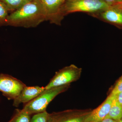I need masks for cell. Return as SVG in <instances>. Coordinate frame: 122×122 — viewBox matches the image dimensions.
<instances>
[{
    "instance_id": "1",
    "label": "cell",
    "mask_w": 122,
    "mask_h": 122,
    "mask_svg": "<svg viewBox=\"0 0 122 122\" xmlns=\"http://www.w3.org/2000/svg\"><path fill=\"white\" fill-rule=\"evenodd\" d=\"M46 20L45 9L40 0L29 1L7 17V25L16 27L33 28Z\"/></svg>"
},
{
    "instance_id": "2",
    "label": "cell",
    "mask_w": 122,
    "mask_h": 122,
    "mask_svg": "<svg viewBox=\"0 0 122 122\" xmlns=\"http://www.w3.org/2000/svg\"><path fill=\"white\" fill-rule=\"evenodd\" d=\"M70 86V84L45 89L36 97L26 103L22 109L30 115L46 111L51 102L59 94L66 91Z\"/></svg>"
},
{
    "instance_id": "3",
    "label": "cell",
    "mask_w": 122,
    "mask_h": 122,
    "mask_svg": "<svg viewBox=\"0 0 122 122\" xmlns=\"http://www.w3.org/2000/svg\"><path fill=\"white\" fill-rule=\"evenodd\" d=\"M110 6L102 0H66L62 12L64 17L69 14L79 12L86 13L90 15Z\"/></svg>"
},
{
    "instance_id": "4",
    "label": "cell",
    "mask_w": 122,
    "mask_h": 122,
    "mask_svg": "<svg viewBox=\"0 0 122 122\" xmlns=\"http://www.w3.org/2000/svg\"><path fill=\"white\" fill-rule=\"evenodd\" d=\"M82 70L74 65L66 66L56 72L53 77L45 87L46 90L52 87L69 85L81 77Z\"/></svg>"
},
{
    "instance_id": "5",
    "label": "cell",
    "mask_w": 122,
    "mask_h": 122,
    "mask_svg": "<svg viewBox=\"0 0 122 122\" xmlns=\"http://www.w3.org/2000/svg\"><path fill=\"white\" fill-rule=\"evenodd\" d=\"M26 85L9 75L0 74V91L9 100H14Z\"/></svg>"
},
{
    "instance_id": "6",
    "label": "cell",
    "mask_w": 122,
    "mask_h": 122,
    "mask_svg": "<svg viewBox=\"0 0 122 122\" xmlns=\"http://www.w3.org/2000/svg\"><path fill=\"white\" fill-rule=\"evenodd\" d=\"M91 109H71L50 114L48 122H84Z\"/></svg>"
},
{
    "instance_id": "7",
    "label": "cell",
    "mask_w": 122,
    "mask_h": 122,
    "mask_svg": "<svg viewBox=\"0 0 122 122\" xmlns=\"http://www.w3.org/2000/svg\"><path fill=\"white\" fill-rule=\"evenodd\" d=\"M45 11L46 20L61 25L64 18L62 9L66 0H40Z\"/></svg>"
},
{
    "instance_id": "8",
    "label": "cell",
    "mask_w": 122,
    "mask_h": 122,
    "mask_svg": "<svg viewBox=\"0 0 122 122\" xmlns=\"http://www.w3.org/2000/svg\"><path fill=\"white\" fill-rule=\"evenodd\" d=\"M90 15L122 30V4L110 6L104 10Z\"/></svg>"
},
{
    "instance_id": "9",
    "label": "cell",
    "mask_w": 122,
    "mask_h": 122,
    "mask_svg": "<svg viewBox=\"0 0 122 122\" xmlns=\"http://www.w3.org/2000/svg\"><path fill=\"white\" fill-rule=\"evenodd\" d=\"M114 97V96L109 95L98 107L92 110L84 122H99L105 118L110 111Z\"/></svg>"
},
{
    "instance_id": "10",
    "label": "cell",
    "mask_w": 122,
    "mask_h": 122,
    "mask_svg": "<svg viewBox=\"0 0 122 122\" xmlns=\"http://www.w3.org/2000/svg\"><path fill=\"white\" fill-rule=\"evenodd\" d=\"M45 90V87L26 86L17 97L14 99L13 106L18 107L21 103H28L41 94Z\"/></svg>"
},
{
    "instance_id": "11",
    "label": "cell",
    "mask_w": 122,
    "mask_h": 122,
    "mask_svg": "<svg viewBox=\"0 0 122 122\" xmlns=\"http://www.w3.org/2000/svg\"><path fill=\"white\" fill-rule=\"evenodd\" d=\"M106 118H109L117 121L122 118V106L117 102L114 96L111 107Z\"/></svg>"
},
{
    "instance_id": "12",
    "label": "cell",
    "mask_w": 122,
    "mask_h": 122,
    "mask_svg": "<svg viewBox=\"0 0 122 122\" xmlns=\"http://www.w3.org/2000/svg\"><path fill=\"white\" fill-rule=\"evenodd\" d=\"M30 116L23 109H16L13 117L8 122H30Z\"/></svg>"
},
{
    "instance_id": "13",
    "label": "cell",
    "mask_w": 122,
    "mask_h": 122,
    "mask_svg": "<svg viewBox=\"0 0 122 122\" xmlns=\"http://www.w3.org/2000/svg\"><path fill=\"white\" fill-rule=\"evenodd\" d=\"M9 11H16L29 1L28 0H0Z\"/></svg>"
},
{
    "instance_id": "14",
    "label": "cell",
    "mask_w": 122,
    "mask_h": 122,
    "mask_svg": "<svg viewBox=\"0 0 122 122\" xmlns=\"http://www.w3.org/2000/svg\"><path fill=\"white\" fill-rule=\"evenodd\" d=\"M8 11L5 5L0 1V25L7 24Z\"/></svg>"
},
{
    "instance_id": "15",
    "label": "cell",
    "mask_w": 122,
    "mask_h": 122,
    "mask_svg": "<svg viewBox=\"0 0 122 122\" xmlns=\"http://www.w3.org/2000/svg\"><path fill=\"white\" fill-rule=\"evenodd\" d=\"M50 114L46 111L35 114L30 122H48Z\"/></svg>"
},
{
    "instance_id": "16",
    "label": "cell",
    "mask_w": 122,
    "mask_h": 122,
    "mask_svg": "<svg viewBox=\"0 0 122 122\" xmlns=\"http://www.w3.org/2000/svg\"><path fill=\"white\" fill-rule=\"evenodd\" d=\"M122 91V75L118 80L110 93L112 96H115Z\"/></svg>"
},
{
    "instance_id": "17",
    "label": "cell",
    "mask_w": 122,
    "mask_h": 122,
    "mask_svg": "<svg viewBox=\"0 0 122 122\" xmlns=\"http://www.w3.org/2000/svg\"><path fill=\"white\" fill-rule=\"evenodd\" d=\"M109 5H117L122 4V0H102Z\"/></svg>"
},
{
    "instance_id": "18",
    "label": "cell",
    "mask_w": 122,
    "mask_h": 122,
    "mask_svg": "<svg viewBox=\"0 0 122 122\" xmlns=\"http://www.w3.org/2000/svg\"><path fill=\"white\" fill-rule=\"evenodd\" d=\"M117 102L122 106V91L114 96Z\"/></svg>"
},
{
    "instance_id": "19",
    "label": "cell",
    "mask_w": 122,
    "mask_h": 122,
    "mask_svg": "<svg viewBox=\"0 0 122 122\" xmlns=\"http://www.w3.org/2000/svg\"><path fill=\"white\" fill-rule=\"evenodd\" d=\"M117 121L109 118H105L103 120L99 122H117Z\"/></svg>"
},
{
    "instance_id": "20",
    "label": "cell",
    "mask_w": 122,
    "mask_h": 122,
    "mask_svg": "<svg viewBox=\"0 0 122 122\" xmlns=\"http://www.w3.org/2000/svg\"><path fill=\"white\" fill-rule=\"evenodd\" d=\"M117 122H122V118L121 119H120V120L118 121Z\"/></svg>"
},
{
    "instance_id": "21",
    "label": "cell",
    "mask_w": 122,
    "mask_h": 122,
    "mask_svg": "<svg viewBox=\"0 0 122 122\" xmlns=\"http://www.w3.org/2000/svg\"><path fill=\"white\" fill-rule=\"evenodd\" d=\"M29 1H32L35 0H28Z\"/></svg>"
}]
</instances>
